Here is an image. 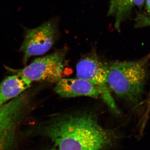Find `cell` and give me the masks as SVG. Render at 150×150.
Masks as SVG:
<instances>
[{
	"instance_id": "2",
	"label": "cell",
	"mask_w": 150,
	"mask_h": 150,
	"mask_svg": "<svg viewBox=\"0 0 150 150\" xmlns=\"http://www.w3.org/2000/svg\"><path fill=\"white\" fill-rule=\"evenodd\" d=\"M150 60V53L136 61L110 63L108 83L111 91L127 102L138 104L144 92Z\"/></svg>"
},
{
	"instance_id": "13",
	"label": "cell",
	"mask_w": 150,
	"mask_h": 150,
	"mask_svg": "<svg viewBox=\"0 0 150 150\" xmlns=\"http://www.w3.org/2000/svg\"><path fill=\"white\" fill-rule=\"evenodd\" d=\"M51 150H59L57 149H54Z\"/></svg>"
},
{
	"instance_id": "1",
	"label": "cell",
	"mask_w": 150,
	"mask_h": 150,
	"mask_svg": "<svg viewBox=\"0 0 150 150\" xmlns=\"http://www.w3.org/2000/svg\"><path fill=\"white\" fill-rule=\"evenodd\" d=\"M43 132L59 150H100L110 144L111 134L103 128L92 112L83 111L53 116Z\"/></svg>"
},
{
	"instance_id": "3",
	"label": "cell",
	"mask_w": 150,
	"mask_h": 150,
	"mask_svg": "<svg viewBox=\"0 0 150 150\" xmlns=\"http://www.w3.org/2000/svg\"><path fill=\"white\" fill-rule=\"evenodd\" d=\"M67 47L56 50L52 54L35 59L23 69L16 73L33 81L57 83L63 79Z\"/></svg>"
},
{
	"instance_id": "10",
	"label": "cell",
	"mask_w": 150,
	"mask_h": 150,
	"mask_svg": "<svg viewBox=\"0 0 150 150\" xmlns=\"http://www.w3.org/2000/svg\"><path fill=\"white\" fill-rule=\"evenodd\" d=\"M146 102V109L141 121V127L144 129L149 120L150 115V91Z\"/></svg>"
},
{
	"instance_id": "5",
	"label": "cell",
	"mask_w": 150,
	"mask_h": 150,
	"mask_svg": "<svg viewBox=\"0 0 150 150\" xmlns=\"http://www.w3.org/2000/svg\"><path fill=\"white\" fill-rule=\"evenodd\" d=\"M59 20L53 18L25 33L21 50L24 64L30 57L43 55L54 46L60 36Z\"/></svg>"
},
{
	"instance_id": "11",
	"label": "cell",
	"mask_w": 150,
	"mask_h": 150,
	"mask_svg": "<svg viewBox=\"0 0 150 150\" xmlns=\"http://www.w3.org/2000/svg\"><path fill=\"white\" fill-rule=\"evenodd\" d=\"M137 27L150 26V16L140 14L136 19Z\"/></svg>"
},
{
	"instance_id": "6",
	"label": "cell",
	"mask_w": 150,
	"mask_h": 150,
	"mask_svg": "<svg viewBox=\"0 0 150 150\" xmlns=\"http://www.w3.org/2000/svg\"><path fill=\"white\" fill-rule=\"evenodd\" d=\"M54 91L64 98L86 96L101 98L100 90L88 81L77 78L62 79L56 83Z\"/></svg>"
},
{
	"instance_id": "8",
	"label": "cell",
	"mask_w": 150,
	"mask_h": 150,
	"mask_svg": "<svg viewBox=\"0 0 150 150\" xmlns=\"http://www.w3.org/2000/svg\"><path fill=\"white\" fill-rule=\"evenodd\" d=\"M31 83L28 79L17 74L6 78L0 83V105L19 96Z\"/></svg>"
},
{
	"instance_id": "4",
	"label": "cell",
	"mask_w": 150,
	"mask_h": 150,
	"mask_svg": "<svg viewBox=\"0 0 150 150\" xmlns=\"http://www.w3.org/2000/svg\"><path fill=\"white\" fill-rule=\"evenodd\" d=\"M76 72L77 77L88 81L99 88L101 98L113 113H119L108 83V65L102 62L96 52L81 59L76 67Z\"/></svg>"
},
{
	"instance_id": "12",
	"label": "cell",
	"mask_w": 150,
	"mask_h": 150,
	"mask_svg": "<svg viewBox=\"0 0 150 150\" xmlns=\"http://www.w3.org/2000/svg\"><path fill=\"white\" fill-rule=\"evenodd\" d=\"M145 4H146V9L148 14L149 16H150V0H145Z\"/></svg>"
},
{
	"instance_id": "7",
	"label": "cell",
	"mask_w": 150,
	"mask_h": 150,
	"mask_svg": "<svg viewBox=\"0 0 150 150\" xmlns=\"http://www.w3.org/2000/svg\"><path fill=\"white\" fill-rule=\"evenodd\" d=\"M24 98L18 96L0 105V136H6L12 130L25 105Z\"/></svg>"
},
{
	"instance_id": "9",
	"label": "cell",
	"mask_w": 150,
	"mask_h": 150,
	"mask_svg": "<svg viewBox=\"0 0 150 150\" xmlns=\"http://www.w3.org/2000/svg\"><path fill=\"white\" fill-rule=\"evenodd\" d=\"M145 0H110L107 16L115 20L114 27L118 32L121 31L122 23L134 8H142Z\"/></svg>"
}]
</instances>
